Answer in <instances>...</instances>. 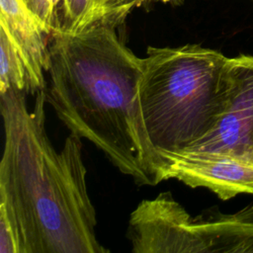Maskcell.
Instances as JSON below:
<instances>
[{
    "instance_id": "obj_1",
    "label": "cell",
    "mask_w": 253,
    "mask_h": 253,
    "mask_svg": "<svg viewBox=\"0 0 253 253\" xmlns=\"http://www.w3.org/2000/svg\"><path fill=\"white\" fill-rule=\"evenodd\" d=\"M107 15L79 33L49 37L46 102L67 128L88 139L137 185L167 180L168 164L151 144L138 84L143 58L118 37L125 20Z\"/></svg>"
},
{
    "instance_id": "obj_2",
    "label": "cell",
    "mask_w": 253,
    "mask_h": 253,
    "mask_svg": "<svg viewBox=\"0 0 253 253\" xmlns=\"http://www.w3.org/2000/svg\"><path fill=\"white\" fill-rule=\"evenodd\" d=\"M26 96L0 93V208L14 221L22 253L108 252L97 239L81 137L70 133L56 150L45 129V91L37 93L32 110Z\"/></svg>"
},
{
    "instance_id": "obj_3",
    "label": "cell",
    "mask_w": 253,
    "mask_h": 253,
    "mask_svg": "<svg viewBox=\"0 0 253 253\" xmlns=\"http://www.w3.org/2000/svg\"><path fill=\"white\" fill-rule=\"evenodd\" d=\"M230 88V57L221 52L199 44L149 46L138 99L158 153L187 150L206 136L224 112Z\"/></svg>"
},
{
    "instance_id": "obj_4",
    "label": "cell",
    "mask_w": 253,
    "mask_h": 253,
    "mask_svg": "<svg viewBox=\"0 0 253 253\" xmlns=\"http://www.w3.org/2000/svg\"><path fill=\"white\" fill-rule=\"evenodd\" d=\"M230 75L224 112L214 127L187 150L221 152L253 161V56L230 57Z\"/></svg>"
},
{
    "instance_id": "obj_5",
    "label": "cell",
    "mask_w": 253,
    "mask_h": 253,
    "mask_svg": "<svg viewBox=\"0 0 253 253\" xmlns=\"http://www.w3.org/2000/svg\"><path fill=\"white\" fill-rule=\"evenodd\" d=\"M167 180L177 179L192 187H204L221 200L239 194L253 195V161L213 151L185 150L163 153Z\"/></svg>"
},
{
    "instance_id": "obj_6",
    "label": "cell",
    "mask_w": 253,
    "mask_h": 253,
    "mask_svg": "<svg viewBox=\"0 0 253 253\" xmlns=\"http://www.w3.org/2000/svg\"><path fill=\"white\" fill-rule=\"evenodd\" d=\"M2 27L41 72L49 68V35L23 0H0Z\"/></svg>"
},
{
    "instance_id": "obj_7",
    "label": "cell",
    "mask_w": 253,
    "mask_h": 253,
    "mask_svg": "<svg viewBox=\"0 0 253 253\" xmlns=\"http://www.w3.org/2000/svg\"><path fill=\"white\" fill-rule=\"evenodd\" d=\"M44 73L39 71L0 27V93L14 89L37 95L45 90Z\"/></svg>"
},
{
    "instance_id": "obj_8",
    "label": "cell",
    "mask_w": 253,
    "mask_h": 253,
    "mask_svg": "<svg viewBox=\"0 0 253 253\" xmlns=\"http://www.w3.org/2000/svg\"><path fill=\"white\" fill-rule=\"evenodd\" d=\"M110 2L111 0H56V31L74 34L85 30L108 15Z\"/></svg>"
},
{
    "instance_id": "obj_9",
    "label": "cell",
    "mask_w": 253,
    "mask_h": 253,
    "mask_svg": "<svg viewBox=\"0 0 253 253\" xmlns=\"http://www.w3.org/2000/svg\"><path fill=\"white\" fill-rule=\"evenodd\" d=\"M0 253H22L19 232L6 211L0 208Z\"/></svg>"
},
{
    "instance_id": "obj_10",
    "label": "cell",
    "mask_w": 253,
    "mask_h": 253,
    "mask_svg": "<svg viewBox=\"0 0 253 253\" xmlns=\"http://www.w3.org/2000/svg\"><path fill=\"white\" fill-rule=\"evenodd\" d=\"M50 36L56 31V0H23Z\"/></svg>"
},
{
    "instance_id": "obj_11",
    "label": "cell",
    "mask_w": 253,
    "mask_h": 253,
    "mask_svg": "<svg viewBox=\"0 0 253 253\" xmlns=\"http://www.w3.org/2000/svg\"><path fill=\"white\" fill-rule=\"evenodd\" d=\"M144 1L148 0H111L108 15L113 14L126 17L127 13L130 11L131 8L141 4Z\"/></svg>"
}]
</instances>
